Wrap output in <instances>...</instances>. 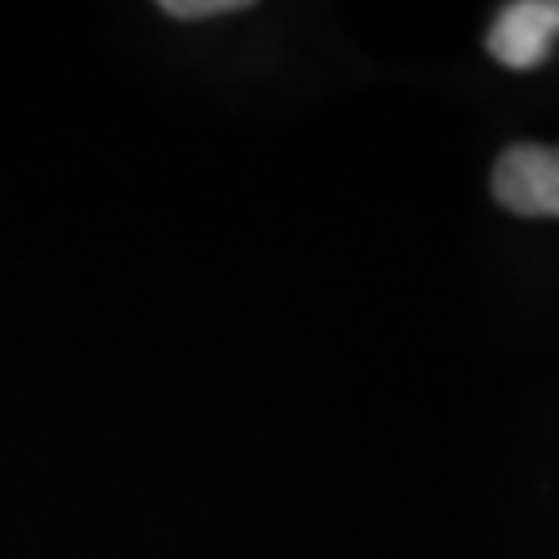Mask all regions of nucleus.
Listing matches in <instances>:
<instances>
[{"label": "nucleus", "mask_w": 559, "mask_h": 559, "mask_svg": "<svg viewBox=\"0 0 559 559\" xmlns=\"http://www.w3.org/2000/svg\"><path fill=\"white\" fill-rule=\"evenodd\" d=\"M493 200L514 216H559L556 145H510L493 166Z\"/></svg>", "instance_id": "1"}, {"label": "nucleus", "mask_w": 559, "mask_h": 559, "mask_svg": "<svg viewBox=\"0 0 559 559\" xmlns=\"http://www.w3.org/2000/svg\"><path fill=\"white\" fill-rule=\"evenodd\" d=\"M559 34V0H519L506 4L489 25V55L510 71H531L551 55Z\"/></svg>", "instance_id": "2"}, {"label": "nucleus", "mask_w": 559, "mask_h": 559, "mask_svg": "<svg viewBox=\"0 0 559 559\" xmlns=\"http://www.w3.org/2000/svg\"><path fill=\"white\" fill-rule=\"evenodd\" d=\"M245 9V0H166L162 13L179 21H195V17H216V13H237Z\"/></svg>", "instance_id": "3"}]
</instances>
